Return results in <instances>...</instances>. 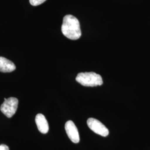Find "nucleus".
Returning <instances> with one entry per match:
<instances>
[{
  "label": "nucleus",
  "instance_id": "obj_1",
  "mask_svg": "<svg viewBox=\"0 0 150 150\" xmlns=\"http://www.w3.org/2000/svg\"><path fill=\"white\" fill-rule=\"evenodd\" d=\"M61 31L65 37L72 40H76L81 36L80 25L75 16L67 15L63 19Z\"/></svg>",
  "mask_w": 150,
  "mask_h": 150
},
{
  "label": "nucleus",
  "instance_id": "obj_2",
  "mask_svg": "<svg viewBox=\"0 0 150 150\" xmlns=\"http://www.w3.org/2000/svg\"><path fill=\"white\" fill-rule=\"evenodd\" d=\"M76 80L81 85L86 87L101 86L103 84L102 77L93 72L79 73Z\"/></svg>",
  "mask_w": 150,
  "mask_h": 150
},
{
  "label": "nucleus",
  "instance_id": "obj_3",
  "mask_svg": "<svg viewBox=\"0 0 150 150\" xmlns=\"http://www.w3.org/2000/svg\"><path fill=\"white\" fill-rule=\"evenodd\" d=\"M18 100L15 97L5 98V101L1 105L0 110L6 117H12L16 112L18 108Z\"/></svg>",
  "mask_w": 150,
  "mask_h": 150
},
{
  "label": "nucleus",
  "instance_id": "obj_4",
  "mask_svg": "<svg viewBox=\"0 0 150 150\" xmlns=\"http://www.w3.org/2000/svg\"><path fill=\"white\" fill-rule=\"evenodd\" d=\"M88 127L97 134L106 137L109 134L107 127L100 121L94 118H88L87 121Z\"/></svg>",
  "mask_w": 150,
  "mask_h": 150
},
{
  "label": "nucleus",
  "instance_id": "obj_5",
  "mask_svg": "<svg viewBox=\"0 0 150 150\" xmlns=\"http://www.w3.org/2000/svg\"><path fill=\"white\" fill-rule=\"evenodd\" d=\"M64 128L71 141L75 144L79 143L80 141L79 133L74 122L71 120L67 121L65 123Z\"/></svg>",
  "mask_w": 150,
  "mask_h": 150
},
{
  "label": "nucleus",
  "instance_id": "obj_6",
  "mask_svg": "<svg viewBox=\"0 0 150 150\" xmlns=\"http://www.w3.org/2000/svg\"><path fill=\"white\" fill-rule=\"evenodd\" d=\"M35 121L38 126V129L40 132L43 134H46L48 132L49 130L48 123L43 115L41 113L38 114L35 118Z\"/></svg>",
  "mask_w": 150,
  "mask_h": 150
},
{
  "label": "nucleus",
  "instance_id": "obj_7",
  "mask_svg": "<svg viewBox=\"0 0 150 150\" xmlns=\"http://www.w3.org/2000/svg\"><path fill=\"white\" fill-rule=\"evenodd\" d=\"M16 70V66L12 61L5 57H0V71L2 72H11Z\"/></svg>",
  "mask_w": 150,
  "mask_h": 150
},
{
  "label": "nucleus",
  "instance_id": "obj_8",
  "mask_svg": "<svg viewBox=\"0 0 150 150\" xmlns=\"http://www.w3.org/2000/svg\"><path fill=\"white\" fill-rule=\"evenodd\" d=\"M46 1V0H30V3L31 5L37 6L41 5Z\"/></svg>",
  "mask_w": 150,
  "mask_h": 150
},
{
  "label": "nucleus",
  "instance_id": "obj_9",
  "mask_svg": "<svg viewBox=\"0 0 150 150\" xmlns=\"http://www.w3.org/2000/svg\"><path fill=\"white\" fill-rule=\"evenodd\" d=\"M0 150H9L8 147L6 145H0Z\"/></svg>",
  "mask_w": 150,
  "mask_h": 150
}]
</instances>
